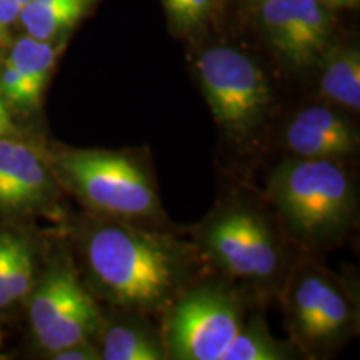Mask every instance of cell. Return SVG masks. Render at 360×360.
I'll return each mask as SVG.
<instances>
[{"mask_svg": "<svg viewBox=\"0 0 360 360\" xmlns=\"http://www.w3.org/2000/svg\"><path fill=\"white\" fill-rule=\"evenodd\" d=\"M92 274L124 307L155 309L179 278V255L167 242L129 225H102L87 244Z\"/></svg>", "mask_w": 360, "mask_h": 360, "instance_id": "cell-1", "label": "cell"}, {"mask_svg": "<svg viewBox=\"0 0 360 360\" xmlns=\"http://www.w3.org/2000/svg\"><path fill=\"white\" fill-rule=\"evenodd\" d=\"M269 193L295 236L305 240H326L342 232L355 209L352 180L337 160L283 162L270 179Z\"/></svg>", "mask_w": 360, "mask_h": 360, "instance_id": "cell-2", "label": "cell"}, {"mask_svg": "<svg viewBox=\"0 0 360 360\" xmlns=\"http://www.w3.org/2000/svg\"><path fill=\"white\" fill-rule=\"evenodd\" d=\"M195 67L215 122L232 137L254 132L272 102L262 69L227 45L205 49Z\"/></svg>", "mask_w": 360, "mask_h": 360, "instance_id": "cell-3", "label": "cell"}, {"mask_svg": "<svg viewBox=\"0 0 360 360\" xmlns=\"http://www.w3.org/2000/svg\"><path fill=\"white\" fill-rule=\"evenodd\" d=\"M60 167L82 199L101 212L148 217L159 209L150 179L132 159L109 150H69Z\"/></svg>", "mask_w": 360, "mask_h": 360, "instance_id": "cell-4", "label": "cell"}, {"mask_svg": "<svg viewBox=\"0 0 360 360\" xmlns=\"http://www.w3.org/2000/svg\"><path fill=\"white\" fill-rule=\"evenodd\" d=\"M264 37L283 62L297 69L319 64L330 51L335 8L323 0H255Z\"/></svg>", "mask_w": 360, "mask_h": 360, "instance_id": "cell-5", "label": "cell"}, {"mask_svg": "<svg viewBox=\"0 0 360 360\" xmlns=\"http://www.w3.org/2000/svg\"><path fill=\"white\" fill-rule=\"evenodd\" d=\"M29 317L39 344L51 354L87 340L101 323L96 302L67 267L52 269L39 283Z\"/></svg>", "mask_w": 360, "mask_h": 360, "instance_id": "cell-6", "label": "cell"}, {"mask_svg": "<svg viewBox=\"0 0 360 360\" xmlns=\"http://www.w3.org/2000/svg\"><path fill=\"white\" fill-rule=\"evenodd\" d=\"M240 327L238 309L227 292L212 287L193 290L170 314V354L180 360H220Z\"/></svg>", "mask_w": 360, "mask_h": 360, "instance_id": "cell-7", "label": "cell"}, {"mask_svg": "<svg viewBox=\"0 0 360 360\" xmlns=\"http://www.w3.org/2000/svg\"><path fill=\"white\" fill-rule=\"evenodd\" d=\"M287 312L297 334L310 344H327L339 337L352 319L349 299L323 274L304 272L292 283Z\"/></svg>", "mask_w": 360, "mask_h": 360, "instance_id": "cell-8", "label": "cell"}, {"mask_svg": "<svg viewBox=\"0 0 360 360\" xmlns=\"http://www.w3.org/2000/svg\"><path fill=\"white\" fill-rule=\"evenodd\" d=\"M285 143L302 159L339 160L354 154L357 135L334 110L314 105L292 119L285 130Z\"/></svg>", "mask_w": 360, "mask_h": 360, "instance_id": "cell-9", "label": "cell"}, {"mask_svg": "<svg viewBox=\"0 0 360 360\" xmlns=\"http://www.w3.org/2000/svg\"><path fill=\"white\" fill-rule=\"evenodd\" d=\"M49 192L51 177L40 157L25 143L0 139V209H32Z\"/></svg>", "mask_w": 360, "mask_h": 360, "instance_id": "cell-10", "label": "cell"}, {"mask_svg": "<svg viewBox=\"0 0 360 360\" xmlns=\"http://www.w3.org/2000/svg\"><path fill=\"white\" fill-rule=\"evenodd\" d=\"M252 219L245 210H232L210 225L207 247L214 259L229 274L242 278H255L252 254Z\"/></svg>", "mask_w": 360, "mask_h": 360, "instance_id": "cell-11", "label": "cell"}, {"mask_svg": "<svg viewBox=\"0 0 360 360\" xmlns=\"http://www.w3.org/2000/svg\"><path fill=\"white\" fill-rule=\"evenodd\" d=\"M94 0H30L19 19L30 37L49 40L67 32L82 19Z\"/></svg>", "mask_w": 360, "mask_h": 360, "instance_id": "cell-12", "label": "cell"}, {"mask_svg": "<svg viewBox=\"0 0 360 360\" xmlns=\"http://www.w3.org/2000/svg\"><path fill=\"white\" fill-rule=\"evenodd\" d=\"M321 92L349 110L360 109V53L344 47L328 51L322 58Z\"/></svg>", "mask_w": 360, "mask_h": 360, "instance_id": "cell-13", "label": "cell"}, {"mask_svg": "<svg viewBox=\"0 0 360 360\" xmlns=\"http://www.w3.org/2000/svg\"><path fill=\"white\" fill-rule=\"evenodd\" d=\"M56 58L57 51L49 40H39L27 35L13 44L7 62L15 67L39 92H42Z\"/></svg>", "mask_w": 360, "mask_h": 360, "instance_id": "cell-14", "label": "cell"}, {"mask_svg": "<svg viewBox=\"0 0 360 360\" xmlns=\"http://www.w3.org/2000/svg\"><path fill=\"white\" fill-rule=\"evenodd\" d=\"M101 357L105 360H160L165 355L152 337L137 328L112 326L103 337Z\"/></svg>", "mask_w": 360, "mask_h": 360, "instance_id": "cell-15", "label": "cell"}, {"mask_svg": "<svg viewBox=\"0 0 360 360\" xmlns=\"http://www.w3.org/2000/svg\"><path fill=\"white\" fill-rule=\"evenodd\" d=\"M285 359V352L272 339L260 322L238 328L220 360H278Z\"/></svg>", "mask_w": 360, "mask_h": 360, "instance_id": "cell-16", "label": "cell"}, {"mask_svg": "<svg viewBox=\"0 0 360 360\" xmlns=\"http://www.w3.org/2000/svg\"><path fill=\"white\" fill-rule=\"evenodd\" d=\"M32 254L30 247L22 238H11L8 245L6 274H4V287L11 300H20L32 289Z\"/></svg>", "mask_w": 360, "mask_h": 360, "instance_id": "cell-17", "label": "cell"}, {"mask_svg": "<svg viewBox=\"0 0 360 360\" xmlns=\"http://www.w3.org/2000/svg\"><path fill=\"white\" fill-rule=\"evenodd\" d=\"M0 92L12 103L20 107H34L40 101L42 92H39L19 70L6 60L0 70Z\"/></svg>", "mask_w": 360, "mask_h": 360, "instance_id": "cell-18", "label": "cell"}, {"mask_svg": "<svg viewBox=\"0 0 360 360\" xmlns=\"http://www.w3.org/2000/svg\"><path fill=\"white\" fill-rule=\"evenodd\" d=\"M165 12L182 29H192L209 17L214 0H162Z\"/></svg>", "mask_w": 360, "mask_h": 360, "instance_id": "cell-19", "label": "cell"}, {"mask_svg": "<svg viewBox=\"0 0 360 360\" xmlns=\"http://www.w3.org/2000/svg\"><path fill=\"white\" fill-rule=\"evenodd\" d=\"M53 359L58 360H94V359H102L101 352L90 345L87 340L79 342V344L70 345V347H65L58 352H53Z\"/></svg>", "mask_w": 360, "mask_h": 360, "instance_id": "cell-20", "label": "cell"}, {"mask_svg": "<svg viewBox=\"0 0 360 360\" xmlns=\"http://www.w3.org/2000/svg\"><path fill=\"white\" fill-rule=\"evenodd\" d=\"M12 236L4 233L0 236V307H6L12 302L11 297L7 295L6 287H4V274H6V264H7V254H8V245H11Z\"/></svg>", "mask_w": 360, "mask_h": 360, "instance_id": "cell-21", "label": "cell"}, {"mask_svg": "<svg viewBox=\"0 0 360 360\" xmlns=\"http://www.w3.org/2000/svg\"><path fill=\"white\" fill-rule=\"evenodd\" d=\"M20 11L22 7L17 0H0V29L19 19Z\"/></svg>", "mask_w": 360, "mask_h": 360, "instance_id": "cell-22", "label": "cell"}, {"mask_svg": "<svg viewBox=\"0 0 360 360\" xmlns=\"http://www.w3.org/2000/svg\"><path fill=\"white\" fill-rule=\"evenodd\" d=\"M250 2H255V0H250ZM323 2L334 8H354L359 6V0H323Z\"/></svg>", "mask_w": 360, "mask_h": 360, "instance_id": "cell-23", "label": "cell"}, {"mask_svg": "<svg viewBox=\"0 0 360 360\" xmlns=\"http://www.w3.org/2000/svg\"><path fill=\"white\" fill-rule=\"evenodd\" d=\"M0 120H2V122H6V124H11V125H13V124H12V120H11V115H8V112H7L6 103H4L2 92H0Z\"/></svg>", "mask_w": 360, "mask_h": 360, "instance_id": "cell-24", "label": "cell"}, {"mask_svg": "<svg viewBox=\"0 0 360 360\" xmlns=\"http://www.w3.org/2000/svg\"><path fill=\"white\" fill-rule=\"evenodd\" d=\"M12 130H13V125H11V124H6V122H2V120H0V135L11 134Z\"/></svg>", "mask_w": 360, "mask_h": 360, "instance_id": "cell-25", "label": "cell"}, {"mask_svg": "<svg viewBox=\"0 0 360 360\" xmlns=\"http://www.w3.org/2000/svg\"><path fill=\"white\" fill-rule=\"evenodd\" d=\"M17 2H19V4H20V7H24V6H25V4H29V2H30V0H17Z\"/></svg>", "mask_w": 360, "mask_h": 360, "instance_id": "cell-26", "label": "cell"}, {"mask_svg": "<svg viewBox=\"0 0 360 360\" xmlns=\"http://www.w3.org/2000/svg\"><path fill=\"white\" fill-rule=\"evenodd\" d=\"M0 40H2V29H0Z\"/></svg>", "mask_w": 360, "mask_h": 360, "instance_id": "cell-27", "label": "cell"}, {"mask_svg": "<svg viewBox=\"0 0 360 360\" xmlns=\"http://www.w3.org/2000/svg\"><path fill=\"white\" fill-rule=\"evenodd\" d=\"M0 340H2V335H0Z\"/></svg>", "mask_w": 360, "mask_h": 360, "instance_id": "cell-28", "label": "cell"}]
</instances>
